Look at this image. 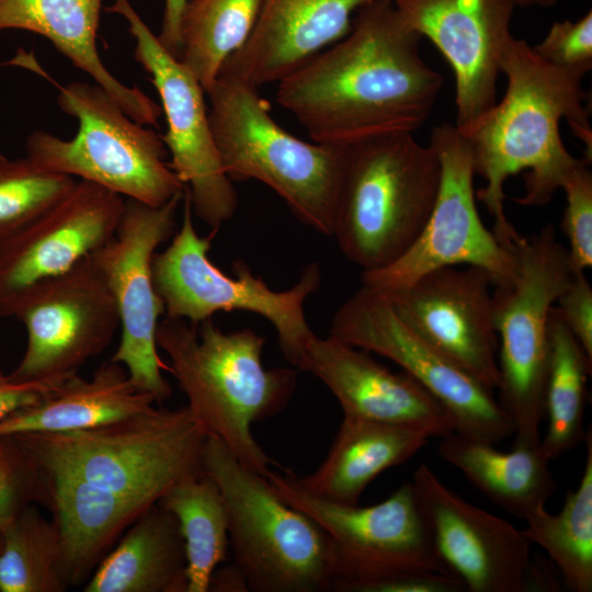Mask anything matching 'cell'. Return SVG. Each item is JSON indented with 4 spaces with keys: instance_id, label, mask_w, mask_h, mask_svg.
Listing matches in <instances>:
<instances>
[{
    "instance_id": "f1b7e54d",
    "label": "cell",
    "mask_w": 592,
    "mask_h": 592,
    "mask_svg": "<svg viewBox=\"0 0 592 592\" xmlns=\"http://www.w3.org/2000/svg\"><path fill=\"white\" fill-rule=\"evenodd\" d=\"M549 357L544 389L547 430L539 447L550 462L584 441L588 377L592 360L565 325L557 309L548 319Z\"/></svg>"
},
{
    "instance_id": "8992f818",
    "label": "cell",
    "mask_w": 592,
    "mask_h": 592,
    "mask_svg": "<svg viewBox=\"0 0 592 592\" xmlns=\"http://www.w3.org/2000/svg\"><path fill=\"white\" fill-rule=\"evenodd\" d=\"M208 117L225 172L272 189L304 225L332 235L348 146L307 143L271 116L258 88L219 73L206 92Z\"/></svg>"
},
{
    "instance_id": "d6986e66",
    "label": "cell",
    "mask_w": 592,
    "mask_h": 592,
    "mask_svg": "<svg viewBox=\"0 0 592 592\" xmlns=\"http://www.w3.org/2000/svg\"><path fill=\"white\" fill-rule=\"evenodd\" d=\"M491 285L478 266L448 265L379 292L420 338L493 390L500 375Z\"/></svg>"
},
{
    "instance_id": "9a60e30c",
    "label": "cell",
    "mask_w": 592,
    "mask_h": 592,
    "mask_svg": "<svg viewBox=\"0 0 592 592\" xmlns=\"http://www.w3.org/2000/svg\"><path fill=\"white\" fill-rule=\"evenodd\" d=\"M105 10L126 21L135 41L134 57L158 92L167 122L161 138L171 156L170 167L190 195L193 212L212 229H219L235 215L238 195L220 160L203 87L161 45L129 0H114Z\"/></svg>"
},
{
    "instance_id": "cb8c5ba5",
    "label": "cell",
    "mask_w": 592,
    "mask_h": 592,
    "mask_svg": "<svg viewBox=\"0 0 592 592\" xmlns=\"http://www.w3.org/2000/svg\"><path fill=\"white\" fill-rule=\"evenodd\" d=\"M37 473L45 487V506L59 534L67 587L86 584L114 544L151 505L75 477Z\"/></svg>"
},
{
    "instance_id": "b9f144b4",
    "label": "cell",
    "mask_w": 592,
    "mask_h": 592,
    "mask_svg": "<svg viewBox=\"0 0 592 592\" xmlns=\"http://www.w3.org/2000/svg\"><path fill=\"white\" fill-rule=\"evenodd\" d=\"M208 591H248L246 579L234 563L214 571Z\"/></svg>"
},
{
    "instance_id": "ffe728a7",
    "label": "cell",
    "mask_w": 592,
    "mask_h": 592,
    "mask_svg": "<svg viewBox=\"0 0 592 592\" xmlns=\"http://www.w3.org/2000/svg\"><path fill=\"white\" fill-rule=\"evenodd\" d=\"M422 38L449 64L455 78L456 122L467 136L497 102V79L513 36V0H392Z\"/></svg>"
},
{
    "instance_id": "52a82bcc",
    "label": "cell",
    "mask_w": 592,
    "mask_h": 592,
    "mask_svg": "<svg viewBox=\"0 0 592 592\" xmlns=\"http://www.w3.org/2000/svg\"><path fill=\"white\" fill-rule=\"evenodd\" d=\"M203 471L225 500L234 563L248 591H332L333 548L314 519L285 502L266 477L243 466L209 434Z\"/></svg>"
},
{
    "instance_id": "603a6c76",
    "label": "cell",
    "mask_w": 592,
    "mask_h": 592,
    "mask_svg": "<svg viewBox=\"0 0 592 592\" xmlns=\"http://www.w3.org/2000/svg\"><path fill=\"white\" fill-rule=\"evenodd\" d=\"M103 0H0V32L22 30L49 39L134 121L157 125L161 106L137 86H125L102 62L96 33Z\"/></svg>"
},
{
    "instance_id": "2e32d148",
    "label": "cell",
    "mask_w": 592,
    "mask_h": 592,
    "mask_svg": "<svg viewBox=\"0 0 592 592\" xmlns=\"http://www.w3.org/2000/svg\"><path fill=\"white\" fill-rule=\"evenodd\" d=\"M18 317L26 349L8 377L18 383H61L111 343L119 316L91 257L33 293Z\"/></svg>"
},
{
    "instance_id": "484cf974",
    "label": "cell",
    "mask_w": 592,
    "mask_h": 592,
    "mask_svg": "<svg viewBox=\"0 0 592 592\" xmlns=\"http://www.w3.org/2000/svg\"><path fill=\"white\" fill-rule=\"evenodd\" d=\"M430 439L419 429L343 417L325 460L299 480L320 498L357 504L377 476L410 459Z\"/></svg>"
},
{
    "instance_id": "44dd1931",
    "label": "cell",
    "mask_w": 592,
    "mask_h": 592,
    "mask_svg": "<svg viewBox=\"0 0 592 592\" xmlns=\"http://www.w3.org/2000/svg\"><path fill=\"white\" fill-rule=\"evenodd\" d=\"M304 371L326 384L344 417L414 428L439 439L454 432L447 411L411 376L331 335L312 338Z\"/></svg>"
},
{
    "instance_id": "7a4b0ae2",
    "label": "cell",
    "mask_w": 592,
    "mask_h": 592,
    "mask_svg": "<svg viewBox=\"0 0 592 592\" xmlns=\"http://www.w3.org/2000/svg\"><path fill=\"white\" fill-rule=\"evenodd\" d=\"M500 70L506 89L467 140L475 173L486 184L476 192L493 218V234L513 251L522 236L504 213V183L524 173V194L515 201L542 206L551 201L569 171L580 161L565 147L560 122L566 119L592 160V127L584 105V73L556 66L526 41L512 36L502 53Z\"/></svg>"
},
{
    "instance_id": "74e56055",
    "label": "cell",
    "mask_w": 592,
    "mask_h": 592,
    "mask_svg": "<svg viewBox=\"0 0 592 592\" xmlns=\"http://www.w3.org/2000/svg\"><path fill=\"white\" fill-rule=\"evenodd\" d=\"M556 304L560 318L592 360V288L584 272L572 273Z\"/></svg>"
},
{
    "instance_id": "4316f807",
    "label": "cell",
    "mask_w": 592,
    "mask_h": 592,
    "mask_svg": "<svg viewBox=\"0 0 592 592\" xmlns=\"http://www.w3.org/2000/svg\"><path fill=\"white\" fill-rule=\"evenodd\" d=\"M184 539L173 514L146 510L100 561L84 592H186Z\"/></svg>"
},
{
    "instance_id": "f35d334b",
    "label": "cell",
    "mask_w": 592,
    "mask_h": 592,
    "mask_svg": "<svg viewBox=\"0 0 592 592\" xmlns=\"http://www.w3.org/2000/svg\"><path fill=\"white\" fill-rule=\"evenodd\" d=\"M463 582L453 574L436 571H405L366 584L356 592H460Z\"/></svg>"
},
{
    "instance_id": "4fadbf2b",
    "label": "cell",
    "mask_w": 592,
    "mask_h": 592,
    "mask_svg": "<svg viewBox=\"0 0 592 592\" xmlns=\"http://www.w3.org/2000/svg\"><path fill=\"white\" fill-rule=\"evenodd\" d=\"M183 195L157 206L125 198L115 234L90 255L119 316L121 341L111 361L122 364L135 388L156 403L169 399L172 388L162 375L169 366L158 353L157 328L164 307L153 285L152 260L175 229Z\"/></svg>"
},
{
    "instance_id": "83f0119b",
    "label": "cell",
    "mask_w": 592,
    "mask_h": 592,
    "mask_svg": "<svg viewBox=\"0 0 592 592\" xmlns=\"http://www.w3.org/2000/svg\"><path fill=\"white\" fill-rule=\"evenodd\" d=\"M437 453L491 502L522 520L545 505L556 490L539 444L500 452L491 443L452 432L441 437Z\"/></svg>"
},
{
    "instance_id": "d590c367",
    "label": "cell",
    "mask_w": 592,
    "mask_h": 592,
    "mask_svg": "<svg viewBox=\"0 0 592 592\" xmlns=\"http://www.w3.org/2000/svg\"><path fill=\"white\" fill-rule=\"evenodd\" d=\"M0 459V533L29 505H45V489L36 469L9 437Z\"/></svg>"
},
{
    "instance_id": "e575fe53",
    "label": "cell",
    "mask_w": 592,
    "mask_h": 592,
    "mask_svg": "<svg viewBox=\"0 0 592 592\" xmlns=\"http://www.w3.org/2000/svg\"><path fill=\"white\" fill-rule=\"evenodd\" d=\"M585 158L566 175L561 187L567 205L560 227L569 249L568 259L572 273L584 272L592 265V172Z\"/></svg>"
},
{
    "instance_id": "3957f363",
    "label": "cell",
    "mask_w": 592,
    "mask_h": 592,
    "mask_svg": "<svg viewBox=\"0 0 592 592\" xmlns=\"http://www.w3.org/2000/svg\"><path fill=\"white\" fill-rule=\"evenodd\" d=\"M264 343L250 329L225 332L212 318L197 327L164 317L157 328L158 348L168 355L191 412L243 466L266 477L273 460L251 426L287 406L297 378L292 368L263 366Z\"/></svg>"
},
{
    "instance_id": "6da1fadb",
    "label": "cell",
    "mask_w": 592,
    "mask_h": 592,
    "mask_svg": "<svg viewBox=\"0 0 592 592\" xmlns=\"http://www.w3.org/2000/svg\"><path fill=\"white\" fill-rule=\"evenodd\" d=\"M421 39L392 0L372 1L344 37L277 82L276 101L319 144L413 134L443 86L420 54Z\"/></svg>"
},
{
    "instance_id": "d6a6232c",
    "label": "cell",
    "mask_w": 592,
    "mask_h": 592,
    "mask_svg": "<svg viewBox=\"0 0 592 592\" xmlns=\"http://www.w3.org/2000/svg\"><path fill=\"white\" fill-rule=\"evenodd\" d=\"M0 592H62L60 538L53 521L26 506L2 532Z\"/></svg>"
},
{
    "instance_id": "836d02e7",
    "label": "cell",
    "mask_w": 592,
    "mask_h": 592,
    "mask_svg": "<svg viewBox=\"0 0 592 592\" xmlns=\"http://www.w3.org/2000/svg\"><path fill=\"white\" fill-rule=\"evenodd\" d=\"M66 174L44 170L26 157L0 155V238L44 212L76 184Z\"/></svg>"
},
{
    "instance_id": "e0dca14e",
    "label": "cell",
    "mask_w": 592,
    "mask_h": 592,
    "mask_svg": "<svg viewBox=\"0 0 592 592\" xmlns=\"http://www.w3.org/2000/svg\"><path fill=\"white\" fill-rule=\"evenodd\" d=\"M124 205L123 196L79 180L44 212L0 238V318L15 317L33 293L106 243Z\"/></svg>"
},
{
    "instance_id": "9c48e42d",
    "label": "cell",
    "mask_w": 592,
    "mask_h": 592,
    "mask_svg": "<svg viewBox=\"0 0 592 592\" xmlns=\"http://www.w3.org/2000/svg\"><path fill=\"white\" fill-rule=\"evenodd\" d=\"M192 213L185 189L181 227L167 249L153 255V285L166 317L197 325L218 311L257 314L275 328L285 358L304 371L308 344L316 335L307 322L304 305L320 286L318 264H307L299 281L281 292L271 289L241 260L232 263L234 276H228L208 258L218 229H212L206 237L198 236Z\"/></svg>"
},
{
    "instance_id": "8fae6325",
    "label": "cell",
    "mask_w": 592,
    "mask_h": 592,
    "mask_svg": "<svg viewBox=\"0 0 592 592\" xmlns=\"http://www.w3.org/2000/svg\"><path fill=\"white\" fill-rule=\"evenodd\" d=\"M266 479L329 537L334 554L332 591L356 592L363 584L405 571L448 573L435 554L411 481L377 504L360 506L314 494L289 469L271 470Z\"/></svg>"
},
{
    "instance_id": "5bb4252c",
    "label": "cell",
    "mask_w": 592,
    "mask_h": 592,
    "mask_svg": "<svg viewBox=\"0 0 592 592\" xmlns=\"http://www.w3.org/2000/svg\"><path fill=\"white\" fill-rule=\"evenodd\" d=\"M430 145L441 163L437 195L430 217L410 249L390 265L362 272L363 285L390 291L448 265L485 270L494 286L512 282L517 262L482 223L476 205L475 169L469 145L453 124L432 129Z\"/></svg>"
},
{
    "instance_id": "ee69618b",
    "label": "cell",
    "mask_w": 592,
    "mask_h": 592,
    "mask_svg": "<svg viewBox=\"0 0 592 592\" xmlns=\"http://www.w3.org/2000/svg\"><path fill=\"white\" fill-rule=\"evenodd\" d=\"M4 449H5L4 441L0 439V459L2 458L4 454Z\"/></svg>"
},
{
    "instance_id": "d4e9b609",
    "label": "cell",
    "mask_w": 592,
    "mask_h": 592,
    "mask_svg": "<svg viewBox=\"0 0 592 592\" xmlns=\"http://www.w3.org/2000/svg\"><path fill=\"white\" fill-rule=\"evenodd\" d=\"M156 403L138 391L125 367L103 363L91 379L77 374L39 401L0 420V439L26 432H67L105 424L145 412Z\"/></svg>"
},
{
    "instance_id": "ab89813d",
    "label": "cell",
    "mask_w": 592,
    "mask_h": 592,
    "mask_svg": "<svg viewBox=\"0 0 592 592\" xmlns=\"http://www.w3.org/2000/svg\"><path fill=\"white\" fill-rule=\"evenodd\" d=\"M61 383H18L0 372V420L39 401Z\"/></svg>"
},
{
    "instance_id": "60d3db41",
    "label": "cell",
    "mask_w": 592,
    "mask_h": 592,
    "mask_svg": "<svg viewBox=\"0 0 592 592\" xmlns=\"http://www.w3.org/2000/svg\"><path fill=\"white\" fill-rule=\"evenodd\" d=\"M187 2L189 0H164L161 29L157 35L161 45L177 58L181 48L180 22Z\"/></svg>"
},
{
    "instance_id": "277c9868",
    "label": "cell",
    "mask_w": 592,
    "mask_h": 592,
    "mask_svg": "<svg viewBox=\"0 0 592 592\" xmlns=\"http://www.w3.org/2000/svg\"><path fill=\"white\" fill-rule=\"evenodd\" d=\"M208 433L187 406L156 408L93 428L8 436L42 474L75 477L149 505L203 474Z\"/></svg>"
},
{
    "instance_id": "f6af8a7d",
    "label": "cell",
    "mask_w": 592,
    "mask_h": 592,
    "mask_svg": "<svg viewBox=\"0 0 592 592\" xmlns=\"http://www.w3.org/2000/svg\"><path fill=\"white\" fill-rule=\"evenodd\" d=\"M1 548H2V535L0 533V553H1Z\"/></svg>"
},
{
    "instance_id": "7c38bea8",
    "label": "cell",
    "mask_w": 592,
    "mask_h": 592,
    "mask_svg": "<svg viewBox=\"0 0 592 592\" xmlns=\"http://www.w3.org/2000/svg\"><path fill=\"white\" fill-rule=\"evenodd\" d=\"M329 335L399 365L447 411L454 432L491 444L514 434L493 390L420 338L379 291L362 285L335 311Z\"/></svg>"
},
{
    "instance_id": "ba28073f",
    "label": "cell",
    "mask_w": 592,
    "mask_h": 592,
    "mask_svg": "<svg viewBox=\"0 0 592 592\" xmlns=\"http://www.w3.org/2000/svg\"><path fill=\"white\" fill-rule=\"evenodd\" d=\"M57 104L78 119V132L72 139L33 132L26 140L33 163L153 206L184 192L161 136L129 117L102 87L71 82L59 88Z\"/></svg>"
},
{
    "instance_id": "5b68a950",
    "label": "cell",
    "mask_w": 592,
    "mask_h": 592,
    "mask_svg": "<svg viewBox=\"0 0 592 592\" xmlns=\"http://www.w3.org/2000/svg\"><path fill=\"white\" fill-rule=\"evenodd\" d=\"M440 179L435 149L411 133L348 146L331 235L342 253L362 272L397 261L422 232Z\"/></svg>"
},
{
    "instance_id": "ac0fdd59",
    "label": "cell",
    "mask_w": 592,
    "mask_h": 592,
    "mask_svg": "<svg viewBox=\"0 0 592 592\" xmlns=\"http://www.w3.org/2000/svg\"><path fill=\"white\" fill-rule=\"evenodd\" d=\"M411 483L435 554L465 591L527 590L532 543L523 530L460 498L424 463Z\"/></svg>"
},
{
    "instance_id": "f546056e",
    "label": "cell",
    "mask_w": 592,
    "mask_h": 592,
    "mask_svg": "<svg viewBox=\"0 0 592 592\" xmlns=\"http://www.w3.org/2000/svg\"><path fill=\"white\" fill-rule=\"evenodd\" d=\"M157 503L179 523L185 547L186 592H207L230 544L227 509L218 486L204 473L189 476Z\"/></svg>"
},
{
    "instance_id": "8d00e7d4",
    "label": "cell",
    "mask_w": 592,
    "mask_h": 592,
    "mask_svg": "<svg viewBox=\"0 0 592 592\" xmlns=\"http://www.w3.org/2000/svg\"><path fill=\"white\" fill-rule=\"evenodd\" d=\"M534 50L547 61L587 75L592 68V11L554 22Z\"/></svg>"
},
{
    "instance_id": "1f68e13d",
    "label": "cell",
    "mask_w": 592,
    "mask_h": 592,
    "mask_svg": "<svg viewBox=\"0 0 592 592\" xmlns=\"http://www.w3.org/2000/svg\"><path fill=\"white\" fill-rule=\"evenodd\" d=\"M261 0H189L180 22L179 60L205 93L226 60L249 38Z\"/></svg>"
},
{
    "instance_id": "4dcf8cb0",
    "label": "cell",
    "mask_w": 592,
    "mask_h": 592,
    "mask_svg": "<svg viewBox=\"0 0 592 592\" xmlns=\"http://www.w3.org/2000/svg\"><path fill=\"white\" fill-rule=\"evenodd\" d=\"M587 457L579 486L569 491L561 511L545 505L531 512L523 530L532 544L549 555L572 592L592 591V436L587 432Z\"/></svg>"
},
{
    "instance_id": "30bf717a",
    "label": "cell",
    "mask_w": 592,
    "mask_h": 592,
    "mask_svg": "<svg viewBox=\"0 0 592 592\" xmlns=\"http://www.w3.org/2000/svg\"><path fill=\"white\" fill-rule=\"evenodd\" d=\"M514 280L494 286L493 320L498 334L499 402L514 425L513 446L539 444L549 357L548 319L572 276L568 251L548 224L514 246Z\"/></svg>"
},
{
    "instance_id": "7bdbcfd3",
    "label": "cell",
    "mask_w": 592,
    "mask_h": 592,
    "mask_svg": "<svg viewBox=\"0 0 592 592\" xmlns=\"http://www.w3.org/2000/svg\"><path fill=\"white\" fill-rule=\"evenodd\" d=\"M516 7H554L559 0H513Z\"/></svg>"
},
{
    "instance_id": "7402d4cb",
    "label": "cell",
    "mask_w": 592,
    "mask_h": 592,
    "mask_svg": "<svg viewBox=\"0 0 592 592\" xmlns=\"http://www.w3.org/2000/svg\"><path fill=\"white\" fill-rule=\"evenodd\" d=\"M375 0H261L247 42L220 73L259 88L278 82L344 37L355 13Z\"/></svg>"
}]
</instances>
